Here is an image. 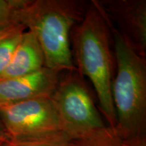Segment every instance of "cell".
Instances as JSON below:
<instances>
[{"label":"cell","instance_id":"cell-4","mask_svg":"<svg viewBox=\"0 0 146 146\" xmlns=\"http://www.w3.org/2000/svg\"><path fill=\"white\" fill-rule=\"evenodd\" d=\"M51 96L62 131L70 141L88 138L107 126L77 71L64 72Z\"/></svg>","mask_w":146,"mask_h":146},{"label":"cell","instance_id":"cell-8","mask_svg":"<svg viewBox=\"0 0 146 146\" xmlns=\"http://www.w3.org/2000/svg\"><path fill=\"white\" fill-rule=\"evenodd\" d=\"M44 67L45 57L41 47L33 34L25 31L1 79L28 75Z\"/></svg>","mask_w":146,"mask_h":146},{"label":"cell","instance_id":"cell-7","mask_svg":"<svg viewBox=\"0 0 146 146\" xmlns=\"http://www.w3.org/2000/svg\"><path fill=\"white\" fill-rule=\"evenodd\" d=\"M60 73L44 67L28 75L0 79V108L26 100L51 97Z\"/></svg>","mask_w":146,"mask_h":146},{"label":"cell","instance_id":"cell-14","mask_svg":"<svg viewBox=\"0 0 146 146\" xmlns=\"http://www.w3.org/2000/svg\"><path fill=\"white\" fill-rule=\"evenodd\" d=\"M7 139H8V137H7L6 133L5 132L2 123H1V120H0V141H1V140H5Z\"/></svg>","mask_w":146,"mask_h":146},{"label":"cell","instance_id":"cell-11","mask_svg":"<svg viewBox=\"0 0 146 146\" xmlns=\"http://www.w3.org/2000/svg\"><path fill=\"white\" fill-rule=\"evenodd\" d=\"M25 31L16 33L0 41V79L8 68L22 34Z\"/></svg>","mask_w":146,"mask_h":146},{"label":"cell","instance_id":"cell-13","mask_svg":"<svg viewBox=\"0 0 146 146\" xmlns=\"http://www.w3.org/2000/svg\"><path fill=\"white\" fill-rule=\"evenodd\" d=\"M26 31V28L22 25H12L5 28L2 30H0V41L1 39H4V38L7 37V36L12 35L16 33L20 32V31Z\"/></svg>","mask_w":146,"mask_h":146},{"label":"cell","instance_id":"cell-6","mask_svg":"<svg viewBox=\"0 0 146 146\" xmlns=\"http://www.w3.org/2000/svg\"><path fill=\"white\" fill-rule=\"evenodd\" d=\"M110 22L133 49L146 57L145 0H96Z\"/></svg>","mask_w":146,"mask_h":146},{"label":"cell","instance_id":"cell-1","mask_svg":"<svg viewBox=\"0 0 146 146\" xmlns=\"http://www.w3.org/2000/svg\"><path fill=\"white\" fill-rule=\"evenodd\" d=\"M108 21L116 68L112 85L116 116L113 131L123 146H146L145 58L133 50L123 35Z\"/></svg>","mask_w":146,"mask_h":146},{"label":"cell","instance_id":"cell-5","mask_svg":"<svg viewBox=\"0 0 146 146\" xmlns=\"http://www.w3.org/2000/svg\"><path fill=\"white\" fill-rule=\"evenodd\" d=\"M0 120L11 140L40 139L63 133L51 97L1 107Z\"/></svg>","mask_w":146,"mask_h":146},{"label":"cell","instance_id":"cell-10","mask_svg":"<svg viewBox=\"0 0 146 146\" xmlns=\"http://www.w3.org/2000/svg\"><path fill=\"white\" fill-rule=\"evenodd\" d=\"M26 0H0V30L15 25L19 9Z\"/></svg>","mask_w":146,"mask_h":146},{"label":"cell","instance_id":"cell-9","mask_svg":"<svg viewBox=\"0 0 146 146\" xmlns=\"http://www.w3.org/2000/svg\"><path fill=\"white\" fill-rule=\"evenodd\" d=\"M69 146H123V145L114 131L107 127L88 138L71 141Z\"/></svg>","mask_w":146,"mask_h":146},{"label":"cell","instance_id":"cell-15","mask_svg":"<svg viewBox=\"0 0 146 146\" xmlns=\"http://www.w3.org/2000/svg\"><path fill=\"white\" fill-rule=\"evenodd\" d=\"M5 140H6V139H5ZM3 141H5V140H1V141H0V145H1V143H2Z\"/></svg>","mask_w":146,"mask_h":146},{"label":"cell","instance_id":"cell-2","mask_svg":"<svg viewBox=\"0 0 146 146\" xmlns=\"http://www.w3.org/2000/svg\"><path fill=\"white\" fill-rule=\"evenodd\" d=\"M108 21L96 0L89 1L85 17L70 34L72 54L82 77L90 80L99 100L101 112L108 127L114 131L116 116L112 100L114 56L111 49Z\"/></svg>","mask_w":146,"mask_h":146},{"label":"cell","instance_id":"cell-12","mask_svg":"<svg viewBox=\"0 0 146 146\" xmlns=\"http://www.w3.org/2000/svg\"><path fill=\"white\" fill-rule=\"evenodd\" d=\"M71 141L64 133L40 139L16 141L7 139L0 146H69Z\"/></svg>","mask_w":146,"mask_h":146},{"label":"cell","instance_id":"cell-3","mask_svg":"<svg viewBox=\"0 0 146 146\" xmlns=\"http://www.w3.org/2000/svg\"><path fill=\"white\" fill-rule=\"evenodd\" d=\"M88 3L83 0H26L19 9L18 23L36 37L46 68L59 73L77 71L70 34L85 17Z\"/></svg>","mask_w":146,"mask_h":146}]
</instances>
